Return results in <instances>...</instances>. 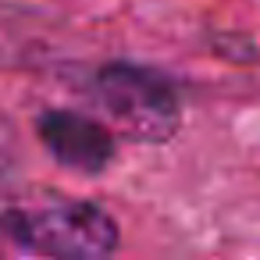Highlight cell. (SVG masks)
<instances>
[{
    "label": "cell",
    "instance_id": "obj_3",
    "mask_svg": "<svg viewBox=\"0 0 260 260\" xmlns=\"http://www.w3.org/2000/svg\"><path fill=\"white\" fill-rule=\"evenodd\" d=\"M36 136L47 146V153L79 175H100L114 164V136L104 121L86 118L79 111L50 107L36 118Z\"/></svg>",
    "mask_w": 260,
    "mask_h": 260
},
{
    "label": "cell",
    "instance_id": "obj_1",
    "mask_svg": "<svg viewBox=\"0 0 260 260\" xmlns=\"http://www.w3.org/2000/svg\"><path fill=\"white\" fill-rule=\"evenodd\" d=\"M0 235L22 253L93 260L118 249V221L93 200L61 192H11L0 203Z\"/></svg>",
    "mask_w": 260,
    "mask_h": 260
},
{
    "label": "cell",
    "instance_id": "obj_2",
    "mask_svg": "<svg viewBox=\"0 0 260 260\" xmlns=\"http://www.w3.org/2000/svg\"><path fill=\"white\" fill-rule=\"evenodd\" d=\"M93 100L104 118L136 143H168L182 128V100L175 86L132 61H107L93 75Z\"/></svg>",
    "mask_w": 260,
    "mask_h": 260
}]
</instances>
